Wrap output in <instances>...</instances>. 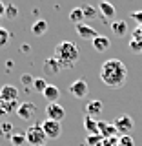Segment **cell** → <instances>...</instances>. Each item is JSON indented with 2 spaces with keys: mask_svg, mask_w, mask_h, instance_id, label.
Wrapping results in <instances>:
<instances>
[{
  "mask_svg": "<svg viewBox=\"0 0 142 146\" xmlns=\"http://www.w3.org/2000/svg\"><path fill=\"white\" fill-rule=\"evenodd\" d=\"M100 79L108 88H122L127 79V68L122 60L117 58H109L100 66Z\"/></svg>",
  "mask_w": 142,
  "mask_h": 146,
  "instance_id": "1",
  "label": "cell"
},
{
  "mask_svg": "<svg viewBox=\"0 0 142 146\" xmlns=\"http://www.w3.org/2000/svg\"><path fill=\"white\" fill-rule=\"evenodd\" d=\"M53 57L58 60L62 70H69V68H73L79 62L80 53H79V48H77L75 42H71V40H62V42L55 48Z\"/></svg>",
  "mask_w": 142,
  "mask_h": 146,
  "instance_id": "2",
  "label": "cell"
},
{
  "mask_svg": "<svg viewBox=\"0 0 142 146\" xmlns=\"http://www.w3.org/2000/svg\"><path fill=\"white\" fill-rule=\"evenodd\" d=\"M26 139L31 146H38V144H46L48 137H46L44 130H42V124H33L26 130Z\"/></svg>",
  "mask_w": 142,
  "mask_h": 146,
  "instance_id": "3",
  "label": "cell"
},
{
  "mask_svg": "<svg viewBox=\"0 0 142 146\" xmlns=\"http://www.w3.org/2000/svg\"><path fill=\"white\" fill-rule=\"evenodd\" d=\"M113 126H115V130L120 131L122 135H129V131L135 128V122H133V119L127 115V113H122V115L117 117V121H115Z\"/></svg>",
  "mask_w": 142,
  "mask_h": 146,
  "instance_id": "4",
  "label": "cell"
},
{
  "mask_svg": "<svg viewBox=\"0 0 142 146\" xmlns=\"http://www.w3.org/2000/svg\"><path fill=\"white\" fill-rule=\"evenodd\" d=\"M67 91H69V95L75 97V99H84L86 95H88V82H86L84 79H77L75 82L69 84Z\"/></svg>",
  "mask_w": 142,
  "mask_h": 146,
  "instance_id": "5",
  "label": "cell"
},
{
  "mask_svg": "<svg viewBox=\"0 0 142 146\" xmlns=\"http://www.w3.org/2000/svg\"><path fill=\"white\" fill-rule=\"evenodd\" d=\"M42 130H44V133L48 139H58L62 133V126H60V122H55V121H49V119H46V121L42 122Z\"/></svg>",
  "mask_w": 142,
  "mask_h": 146,
  "instance_id": "6",
  "label": "cell"
},
{
  "mask_svg": "<svg viewBox=\"0 0 142 146\" xmlns=\"http://www.w3.org/2000/svg\"><path fill=\"white\" fill-rule=\"evenodd\" d=\"M46 115H48L49 121L60 122L62 119L66 117V110H64L58 102H53V104H48V106H46Z\"/></svg>",
  "mask_w": 142,
  "mask_h": 146,
  "instance_id": "7",
  "label": "cell"
},
{
  "mask_svg": "<svg viewBox=\"0 0 142 146\" xmlns=\"http://www.w3.org/2000/svg\"><path fill=\"white\" fill-rule=\"evenodd\" d=\"M17 115L22 119V121H29L36 115V106L33 102H20V106L17 110Z\"/></svg>",
  "mask_w": 142,
  "mask_h": 146,
  "instance_id": "8",
  "label": "cell"
},
{
  "mask_svg": "<svg viewBox=\"0 0 142 146\" xmlns=\"http://www.w3.org/2000/svg\"><path fill=\"white\" fill-rule=\"evenodd\" d=\"M0 100H4V102L18 100V88H15L13 84H4L0 88Z\"/></svg>",
  "mask_w": 142,
  "mask_h": 146,
  "instance_id": "9",
  "label": "cell"
},
{
  "mask_svg": "<svg viewBox=\"0 0 142 146\" xmlns=\"http://www.w3.org/2000/svg\"><path fill=\"white\" fill-rule=\"evenodd\" d=\"M77 35L80 36V38H84V40H93V38H97L98 36V33H97V29H93L91 26H88V24H79L77 26Z\"/></svg>",
  "mask_w": 142,
  "mask_h": 146,
  "instance_id": "10",
  "label": "cell"
},
{
  "mask_svg": "<svg viewBox=\"0 0 142 146\" xmlns=\"http://www.w3.org/2000/svg\"><path fill=\"white\" fill-rule=\"evenodd\" d=\"M102 102H100V100H89L88 104H86V115L88 117H97V115H100V113H102Z\"/></svg>",
  "mask_w": 142,
  "mask_h": 146,
  "instance_id": "11",
  "label": "cell"
},
{
  "mask_svg": "<svg viewBox=\"0 0 142 146\" xmlns=\"http://www.w3.org/2000/svg\"><path fill=\"white\" fill-rule=\"evenodd\" d=\"M60 70H62V68H60V64H58V60L55 57L46 58V62H44V73H48V75H57Z\"/></svg>",
  "mask_w": 142,
  "mask_h": 146,
  "instance_id": "12",
  "label": "cell"
},
{
  "mask_svg": "<svg viewBox=\"0 0 142 146\" xmlns=\"http://www.w3.org/2000/svg\"><path fill=\"white\" fill-rule=\"evenodd\" d=\"M44 99L48 100L49 104H53V102H57L58 100V97H60V91H58V88L57 86H53V84H48V88L44 90Z\"/></svg>",
  "mask_w": 142,
  "mask_h": 146,
  "instance_id": "13",
  "label": "cell"
},
{
  "mask_svg": "<svg viewBox=\"0 0 142 146\" xmlns=\"http://www.w3.org/2000/svg\"><path fill=\"white\" fill-rule=\"evenodd\" d=\"M91 42H93L95 51H98V53H102V51H106V49H109V38H108V36H104V35H98L97 38H93Z\"/></svg>",
  "mask_w": 142,
  "mask_h": 146,
  "instance_id": "14",
  "label": "cell"
},
{
  "mask_svg": "<svg viewBox=\"0 0 142 146\" xmlns=\"http://www.w3.org/2000/svg\"><path fill=\"white\" fill-rule=\"evenodd\" d=\"M111 31H113V35H117V36H126L127 35V22L115 20L111 24Z\"/></svg>",
  "mask_w": 142,
  "mask_h": 146,
  "instance_id": "15",
  "label": "cell"
},
{
  "mask_svg": "<svg viewBox=\"0 0 142 146\" xmlns=\"http://www.w3.org/2000/svg\"><path fill=\"white\" fill-rule=\"evenodd\" d=\"M80 9L84 13V20H93V18L98 17V7L91 6V4H82Z\"/></svg>",
  "mask_w": 142,
  "mask_h": 146,
  "instance_id": "16",
  "label": "cell"
},
{
  "mask_svg": "<svg viewBox=\"0 0 142 146\" xmlns=\"http://www.w3.org/2000/svg\"><path fill=\"white\" fill-rule=\"evenodd\" d=\"M46 31H48V22H46L44 18H38V20L31 26V33H33L35 36H42Z\"/></svg>",
  "mask_w": 142,
  "mask_h": 146,
  "instance_id": "17",
  "label": "cell"
},
{
  "mask_svg": "<svg viewBox=\"0 0 142 146\" xmlns=\"http://www.w3.org/2000/svg\"><path fill=\"white\" fill-rule=\"evenodd\" d=\"M98 11L102 13V17L104 18H113L115 17V7H113V4H109V2H100L98 4Z\"/></svg>",
  "mask_w": 142,
  "mask_h": 146,
  "instance_id": "18",
  "label": "cell"
},
{
  "mask_svg": "<svg viewBox=\"0 0 142 146\" xmlns=\"http://www.w3.org/2000/svg\"><path fill=\"white\" fill-rule=\"evenodd\" d=\"M84 126H86V130H88L91 135H98V122L95 121V119L86 115L84 117Z\"/></svg>",
  "mask_w": 142,
  "mask_h": 146,
  "instance_id": "19",
  "label": "cell"
},
{
  "mask_svg": "<svg viewBox=\"0 0 142 146\" xmlns=\"http://www.w3.org/2000/svg\"><path fill=\"white\" fill-rule=\"evenodd\" d=\"M9 141H11L13 146H24V144L27 143L26 133H22V131H13L11 137H9Z\"/></svg>",
  "mask_w": 142,
  "mask_h": 146,
  "instance_id": "20",
  "label": "cell"
},
{
  "mask_svg": "<svg viewBox=\"0 0 142 146\" xmlns=\"http://www.w3.org/2000/svg\"><path fill=\"white\" fill-rule=\"evenodd\" d=\"M69 20L75 26H79V24L84 22V13H82L80 7H75V9H71V11H69Z\"/></svg>",
  "mask_w": 142,
  "mask_h": 146,
  "instance_id": "21",
  "label": "cell"
},
{
  "mask_svg": "<svg viewBox=\"0 0 142 146\" xmlns=\"http://www.w3.org/2000/svg\"><path fill=\"white\" fill-rule=\"evenodd\" d=\"M98 131H102L104 137H113L117 133L115 126H109V124H106V122H98Z\"/></svg>",
  "mask_w": 142,
  "mask_h": 146,
  "instance_id": "22",
  "label": "cell"
},
{
  "mask_svg": "<svg viewBox=\"0 0 142 146\" xmlns=\"http://www.w3.org/2000/svg\"><path fill=\"white\" fill-rule=\"evenodd\" d=\"M4 17L9 18V20H13V18L18 17V7L13 6V4H9V6H6V13H4Z\"/></svg>",
  "mask_w": 142,
  "mask_h": 146,
  "instance_id": "23",
  "label": "cell"
},
{
  "mask_svg": "<svg viewBox=\"0 0 142 146\" xmlns=\"http://www.w3.org/2000/svg\"><path fill=\"white\" fill-rule=\"evenodd\" d=\"M46 88H48V82H46L44 79H35V82H33V90L36 91V93H44Z\"/></svg>",
  "mask_w": 142,
  "mask_h": 146,
  "instance_id": "24",
  "label": "cell"
},
{
  "mask_svg": "<svg viewBox=\"0 0 142 146\" xmlns=\"http://www.w3.org/2000/svg\"><path fill=\"white\" fill-rule=\"evenodd\" d=\"M129 49L133 53H142V40L140 38H131L129 40Z\"/></svg>",
  "mask_w": 142,
  "mask_h": 146,
  "instance_id": "25",
  "label": "cell"
},
{
  "mask_svg": "<svg viewBox=\"0 0 142 146\" xmlns=\"http://www.w3.org/2000/svg\"><path fill=\"white\" fill-rule=\"evenodd\" d=\"M7 42H9V31L6 29V27L0 26V48L7 46Z\"/></svg>",
  "mask_w": 142,
  "mask_h": 146,
  "instance_id": "26",
  "label": "cell"
},
{
  "mask_svg": "<svg viewBox=\"0 0 142 146\" xmlns=\"http://www.w3.org/2000/svg\"><path fill=\"white\" fill-rule=\"evenodd\" d=\"M9 131H13V124L11 122H2V124H0V135H6L9 139V137H11Z\"/></svg>",
  "mask_w": 142,
  "mask_h": 146,
  "instance_id": "27",
  "label": "cell"
},
{
  "mask_svg": "<svg viewBox=\"0 0 142 146\" xmlns=\"http://www.w3.org/2000/svg\"><path fill=\"white\" fill-rule=\"evenodd\" d=\"M20 82H22L24 86H27V88H33V82H35V79L29 75V73H24V75L20 77Z\"/></svg>",
  "mask_w": 142,
  "mask_h": 146,
  "instance_id": "28",
  "label": "cell"
},
{
  "mask_svg": "<svg viewBox=\"0 0 142 146\" xmlns=\"http://www.w3.org/2000/svg\"><path fill=\"white\" fill-rule=\"evenodd\" d=\"M118 146H135V144H133V139L129 135H122L120 141H118Z\"/></svg>",
  "mask_w": 142,
  "mask_h": 146,
  "instance_id": "29",
  "label": "cell"
},
{
  "mask_svg": "<svg viewBox=\"0 0 142 146\" xmlns=\"http://www.w3.org/2000/svg\"><path fill=\"white\" fill-rule=\"evenodd\" d=\"M9 110H7V102H4V100H0V119L7 117Z\"/></svg>",
  "mask_w": 142,
  "mask_h": 146,
  "instance_id": "30",
  "label": "cell"
},
{
  "mask_svg": "<svg viewBox=\"0 0 142 146\" xmlns=\"http://www.w3.org/2000/svg\"><path fill=\"white\" fill-rule=\"evenodd\" d=\"M131 38H140L142 40V24L137 26V29L133 31V36H131Z\"/></svg>",
  "mask_w": 142,
  "mask_h": 146,
  "instance_id": "31",
  "label": "cell"
},
{
  "mask_svg": "<svg viewBox=\"0 0 142 146\" xmlns=\"http://www.w3.org/2000/svg\"><path fill=\"white\" fill-rule=\"evenodd\" d=\"M131 17H133V20L139 22V26L142 24V11H133V13H131Z\"/></svg>",
  "mask_w": 142,
  "mask_h": 146,
  "instance_id": "32",
  "label": "cell"
},
{
  "mask_svg": "<svg viewBox=\"0 0 142 146\" xmlns=\"http://www.w3.org/2000/svg\"><path fill=\"white\" fill-rule=\"evenodd\" d=\"M4 13H6V6H4V4H2V2H0V15H2V17H4Z\"/></svg>",
  "mask_w": 142,
  "mask_h": 146,
  "instance_id": "33",
  "label": "cell"
},
{
  "mask_svg": "<svg viewBox=\"0 0 142 146\" xmlns=\"http://www.w3.org/2000/svg\"><path fill=\"white\" fill-rule=\"evenodd\" d=\"M38 146H46V144H38Z\"/></svg>",
  "mask_w": 142,
  "mask_h": 146,
  "instance_id": "34",
  "label": "cell"
},
{
  "mask_svg": "<svg viewBox=\"0 0 142 146\" xmlns=\"http://www.w3.org/2000/svg\"><path fill=\"white\" fill-rule=\"evenodd\" d=\"M0 18H2V15H0Z\"/></svg>",
  "mask_w": 142,
  "mask_h": 146,
  "instance_id": "35",
  "label": "cell"
}]
</instances>
